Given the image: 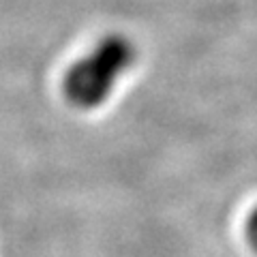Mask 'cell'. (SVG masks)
<instances>
[{
    "instance_id": "cell-1",
    "label": "cell",
    "mask_w": 257,
    "mask_h": 257,
    "mask_svg": "<svg viewBox=\"0 0 257 257\" xmlns=\"http://www.w3.org/2000/svg\"><path fill=\"white\" fill-rule=\"evenodd\" d=\"M138 52L124 35L99 39L62 77V94L77 109H96L116 90L122 75L133 67Z\"/></svg>"
},
{
    "instance_id": "cell-2",
    "label": "cell",
    "mask_w": 257,
    "mask_h": 257,
    "mask_svg": "<svg viewBox=\"0 0 257 257\" xmlns=\"http://www.w3.org/2000/svg\"><path fill=\"white\" fill-rule=\"evenodd\" d=\"M244 234H246V242L251 244V248L257 253V206L251 210L246 219V227H244Z\"/></svg>"
}]
</instances>
